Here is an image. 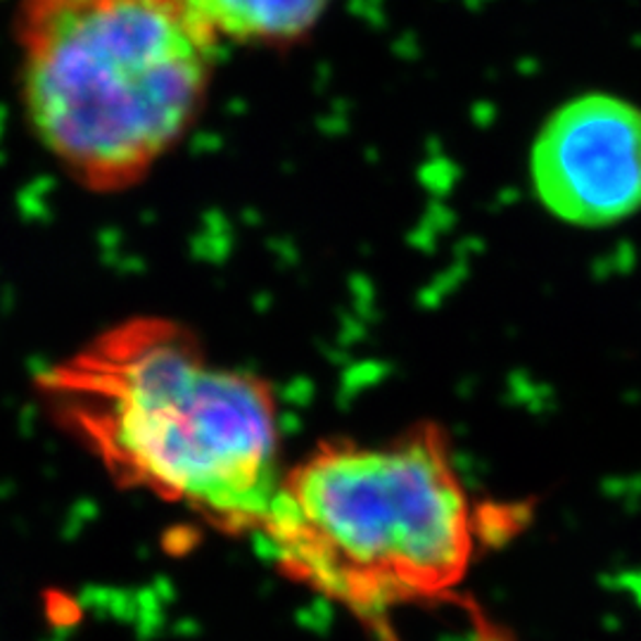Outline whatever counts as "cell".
<instances>
[{"label": "cell", "instance_id": "7a4b0ae2", "mask_svg": "<svg viewBox=\"0 0 641 641\" xmlns=\"http://www.w3.org/2000/svg\"><path fill=\"white\" fill-rule=\"evenodd\" d=\"M447 435L416 426L385 442L335 440L285 469L255 532L297 585L381 618L461 585L485 526Z\"/></svg>", "mask_w": 641, "mask_h": 641}, {"label": "cell", "instance_id": "6da1fadb", "mask_svg": "<svg viewBox=\"0 0 641 641\" xmlns=\"http://www.w3.org/2000/svg\"><path fill=\"white\" fill-rule=\"evenodd\" d=\"M53 418L122 487L255 535L283 477L279 406L167 318H128L38 375Z\"/></svg>", "mask_w": 641, "mask_h": 641}, {"label": "cell", "instance_id": "3957f363", "mask_svg": "<svg viewBox=\"0 0 641 641\" xmlns=\"http://www.w3.org/2000/svg\"><path fill=\"white\" fill-rule=\"evenodd\" d=\"M20 100L34 136L91 191H124L188 136L218 41L181 0H20Z\"/></svg>", "mask_w": 641, "mask_h": 641}, {"label": "cell", "instance_id": "277c9868", "mask_svg": "<svg viewBox=\"0 0 641 641\" xmlns=\"http://www.w3.org/2000/svg\"><path fill=\"white\" fill-rule=\"evenodd\" d=\"M539 202L573 226H610L641 210V108L610 93L571 98L530 150Z\"/></svg>", "mask_w": 641, "mask_h": 641}, {"label": "cell", "instance_id": "5b68a950", "mask_svg": "<svg viewBox=\"0 0 641 641\" xmlns=\"http://www.w3.org/2000/svg\"><path fill=\"white\" fill-rule=\"evenodd\" d=\"M222 43L283 48L307 36L330 0H181Z\"/></svg>", "mask_w": 641, "mask_h": 641}]
</instances>
